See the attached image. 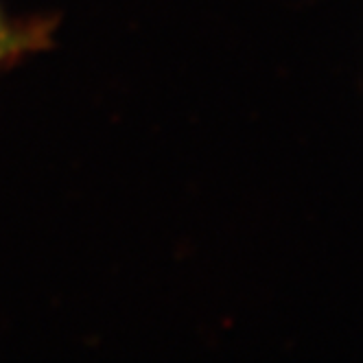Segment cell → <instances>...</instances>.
<instances>
[{
    "label": "cell",
    "instance_id": "6da1fadb",
    "mask_svg": "<svg viewBox=\"0 0 363 363\" xmlns=\"http://www.w3.org/2000/svg\"><path fill=\"white\" fill-rule=\"evenodd\" d=\"M46 38V24H16L0 11V68L11 66L31 50L42 48Z\"/></svg>",
    "mask_w": 363,
    "mask_h": 363
}]
</instances>
